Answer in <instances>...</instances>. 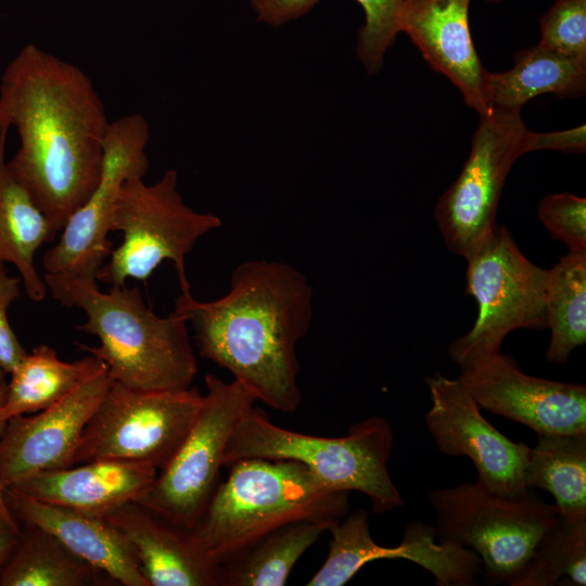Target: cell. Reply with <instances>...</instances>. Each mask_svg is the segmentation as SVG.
Segmentation results:
<instances>
[{"mask_svg":"<svg viewBox=\"0 0 586 586\" xmlns=\"http://www.w3.org/2000/svg\"><path fill=\"white\" fill-rule=\"evenodd\" d=\"M466 260V294L476 301L477 316L471 329L448 346L460 369L500 352L511 331L547 326L548 269L533 264L505 226L497 224Z\"/></svg>","mask_w":586,"mask_h":586,"instance_id":"obj_8","label":"cell"},{"mask_svg":"<svg viewBox=\"0 0 586 586\" xmlns=\"http://www.w3.org/2000/svg\"><path fill=\"white\" fill-rule=\"evenodd\" d=\"M174 309L191 324L202 357L270 408L298 409L296 346L314 315V290L303 272L284 262L246 260L232 271L224 296L201 302L180 292Z\"/></svg>","mask_w":586,"mask_h":586,"instance_id":"obj_2","label":"cell"},{"mask_svg":"<svg viewBox=\"0 0 586 586\" xmlns=\"http://www.w3.org/2000/svg\"><path fill=\"white\" fill-rule=\"evenodd\" d=\"M177 184L175 169L166 170L153 184H146L142 177L123 183L110 224L111 231L123 233V242L112 250L97 280L111 286L125 285L128 279L145 281L164 260H170L180 291H191L186 257L203 235L222 222L212 213H199L186 205Z\"/></svg>","mask_w":586,"mask_h":586,"instance_id":"obj_6","label":"cell"},{"mask_svg":"<svg viewBox=\"0 0 586 586\" xmlns=\"http://www.w3.org/2000/svg\"><path fill=\"white\" fill-rule=\"evenodd\" d=\"M525 481L530 489L548 492L561 517L586 519V431L537 434Z\"/></svg>","mask_w":586,"mask_h":586,"instance_id":"obj_24","label":"cell"},{"mask_svg":"<svg viewBox=\"0 0 586 586\" xmlns=\"http://www.w3.org/2000/svg\"><path fill=\"white\" fill-rule=\"evenodd\" d=\"M537 215L555 240L565 244L569 252L586 251V199L561 192L544 196Z\"/></svg>","mask_w":586,"mask_h":586,"instance_id":"obj_30","label":"cell"},{"mask_svg":"<svg viewBox=\"0 0 586 586\" xmlns=\"http://www.w3.org/2000/svg\"><path fill=\"white\" fill-rule=\"evenodd\" d=\"M528 133L521 110L492 109L480 115L470 154L434 209L450 252L466 258L496 227L507 175L514 161L526 153Z\"/></svg>","mask_w":586,"mask_h":586,"instance_id":"obj_11","label":"cell"},{"mask_svg":"<svg viewBox=\"0 0 586 586\" xmlns=\"http://www.w3.org/2000/svg\"><path fill=\"white\" fill-rule=\"evenodd\" d=\"M586 59L570 56L539 47L514 55V66L504 73L485 71L483 91L492 109L521 110L524 103L544 93L559 98L584 94Z\"/></svg>","mask_w":586,"mask_h":586,"instance_id":"obj_21","label":"cell"},{"mask_svg":"<svg viewBox=\"0 0 586 586\" xmlns=\"http://www.w3.org/2000/svg\"><path fill=\"white\" fill-rule=\"evenodd\" d=\"M539 26V47L586 59V0H556Z\"/></svg>","mask_w":586,"mask_h":586,"instance_id":"obj_28","label":"cell"},{"mask_svg":"<svg viewBox=\"0 0 586 586\" xmlns=\"http://www.w3.org/2000/svg\"><path fill=\"white\" fill-rule=\"evenodd\" d=\"M365 13L359 33L358 55L370 73L382 65L386 49L398 30V14L403 0H355Z\"/></svg>","mask_w":586,"mask_h":586,"instance_id":"obj_29","label":"cell"},{"mask_svg":"<svg viewBox=\"0 0 586 586\" xmlns=\"http://www.w3.org/2000/svg\"><path fill=\"white\" fill-rule=\"evenodd\" d=\"M103 518L127 538L150 586H220V565L193 531L138 501L123 504Z\"/></svg>","mask_w":586,"mask_h":586,"instance_id":"obj_16","label":"cell"},{"mask_svg":"<svg viewBox=\"0 0 586 586\" xmlns=\"http://www.w3.org/2000/svg\"><path fill=\"white\" fill-rule=\"evenodd\" d=\"M21 535V526L15 519L0 514V575Z\"/></svg>","mask_w":586,"mask_h":586,"instance_id":"obj_34","label":"cell"},{"mask_svg":"<svg viewBox=\"0 0 586 586\" xmlns=\"http://www.w3.org/2000/svg\"><path fill=\"white\" fill-rule=\"evenodd\" d=\"M43 280L55 301L84 310L87 319L76 329L95 335L100 344L80 347L105 364L112 381L143 391L192 386L198 361L181 313L157 316L138 286L102 292L95 278L71 273L46 272Z\"/></svg>","mask_w":586,"mask_h":586,"instance_id":"obj_3","label":"cell"},{"mask_svg":"<svg viewBox=\"0 0 586 586\" xmlns=\"http://www.w3.org/2000/svg\"><path fill=\"white\" fill-rule=\"evenodd\" d=\"M459 381L482 409L536 432L586 431V386L524 373L513 357L491 354L460 369Z\"/></svg>","mask_w":586,"mask_h":586,"instance_id":"obj_14","label":"cell"},{"mask_svg":"<svg viewBox=\"0 0 586 586\" xmlns=\"http://www.w3.org/2000/svg\"><path fill=\"white\" fill-rule=\"evenodd\" d=\"M3 497L18 523L33 524L53 534L113 582L124 586H150L127 538L103 517L49 505L12 487H4Z\"/></svg>","mask_w":586,"mask_h":586,"instance_id":"obj_18","label":"cell"},{"mask_svg":"<svg viewBox=\"0 0 586 586\" xmlns=\"http://www.w3.org/2000/svg\"><path fill=\"white\" fill-rule=\"evenodd\" d=\"M105 369V364L91 354L67 362L59 358L54 348L40 344L10 373L0 418L8 421L47 409Z\"/></svg>","mask_w":586,"mask_h":586,"instance_id":"obj_22","label":"cell"},{"mask_svg":"<svg viewBox=\"0 0 586 586\" xmlns=\"http://www.w3.org/2000/svg\"><path fill=\"white\" fill-rule=\"evenodd\" d=\"M21 535L0 575V586H88L113 581L71 551L53 534L18 523Z\"/></svg>","mask_w":586,"mask_h":586,"instance_id":"obj_23","label":"cell"},{"mask_svg":"<svg viewBox=\"0 0 586 586\" xmlns=\"http://www.w3.org/2000/svg\"><path fill=\"white\" fill-rule=\"evenodd\" d=\"M227 468L193 530L219 565L288 523L309 520L330 528L348 514V492L328 489L297 461L249 458Z\"/></svg>","mask_w":586,"mask_h":586,"instance_id":"obj_4","label":"cell"},{"mask_svg":"<svg viewBox=\"0 0 586 586\" xmlns=\"http://www.w3.org/2000/svg\"><path fill=\"white\" fill-rule=\"evenodd\" d=\"M548 273L546 328L550 341L546 359L561 365L586 342V251L568 252Z\"/></svg>","mask_w":586,"mask_h":586,"instance_id":"obj_26","label":"cell"},{"mask_svg":"<svg viewBox=\"0 0 586 586\" xmlns=\"http://www.w3.org/2000/svg\"><path fill=\"white\" fill-rule=\"evenodd\" d=\"M157 472L148 462L97 460L40 471L8 487L49 505L103 517L123 504L137 501Z\"/></svg>","mask_w":586,"mask_h":586,"instance_id":"obj_19","label":"cell"},{"mask_svg":"<svg viewBox=\"0 0 586 586\" xmlns=\"http://www.w3.org/2000/svg\"><path fill=\"white\" fill-rule=\"evenodd\" d=\"M544 149L566 153H584L586 150L585 125L557 132L537 133L530 131L526 141V153Z\"/></svg>","mask_w":586,"mask_h":586,"instance_id":"obj_32","label":"cell"},{"mask_svg":"<svg viewBox=\"0 0 586 586\" xmlns=\"http://www.w3.org/2000/svg\"><path fill=\"white\" fill-rule=\"evenodd\" d=\"M319 0H251L258 21L279 26L307 13Z\"/></svg>","mask_w":586,"mask_h":586,"instance_id":"obj_33","label":"cell"},{"mask_svg":"<svg viewBox=\"0 0 586 586\" xmlns=\"http://www.w3.org/2000/svg\"><path fill=\"white\" fill-rule=\"evenodd\" d=\"M22 281L0 265V368L8 374L27 354L8 318L9 307L21 296Z\"/></svg>","mask_w":586,"mask_h":586,"instance_id":"obj_31","label":"cell"},{"mask_svg":"<svg viewBox=\"0 0 586 586\" xmlns=\"http://www.w3.org/2000/svg\"><path fill=\"white\" fill-rule=\"evenodd\" d=\"M206 394L186 438L137 500L167 521L193 531L220 483L234 429L257 400L241 382L205 377Z\"/></svg>","mask_w":586,"mask_h":586,"instance_id":"obj_9","label":"cell"},{"mask_svg":"<svg viewBox=\"0 0 586 586\" xmlns=\"http://www.w3.org/2000/svg\"><path fill=\"white\" fill-rule=\"evenodd\" d=\"M562 577L573 585H586V519L559 514L510 586H552Z\"/></svg>","mask_w":586,"mask_h":586,"instance_id":"obj_27","label":"cell"},{"mask_svg":"<svg viewBox=\"0 0 586 586\" xmlns=\"http://www.w3.org/2000/svg\"><path fill=\"white\" fill-rule=\"evenodd\" d=\"M203 403L196 387L143 391L112 381L87 422L75 464L97 460L148 462L162 470L173 458Z\"/></svg>","mask_w":586,"mask_h":586,"instance_id":"obj_10","label":"cell"},{"mask_svg":"<svg viewBox=\"0 0 586 586\" xmlns=\"http://www.w3.org/2000/svg\"><path fill=\"white\" fill-rule=\"evenodd\" d=\"M111 383L105 369L37 415L10 418L0 438L2 487L40 471L75 466L82 431Z\"/></svg>","mask_w":586,"mask_h":586,"instance_id":"obj_15","label":"cell"},{"mask_svg":"<svg viewBox=\"0 0 586 586\" xmlns=\"http://www.w3.org/2000/svg\"><path fill=\"white\" fill-rule=\"evenodd\" d=\"M471 0H403L398 30L406 33L430 66L461 91L468 106L489 112L483 91L485 68L474 49L468 14Z\"/></svg>","mask_w":586,"mask_h":586,"instance_id":"obj_17","label":"cell"},{"mask_svg":"<svg viewBox=\"0 0 586 586\" xmlns=\"http://www.w3.org/2000/svg\"><path fill=\"white\" fill-rule=\"evenodd\" d=\"M393 441L392 426L381 417L352 424L344 436L322 437L276 425L253 406L231 434L222 463L249 458L297 461L328 489L360 492L374 513H383L404 505L387 470Z\"/></svg>","mask_w":586,"mask_h":586,"instance_id":"obj_5","label":"cell"},{"mask_svg":"<svg viewBox=\"0 0 586 586\" xmlns=\"http://www.w3.org/2000/svg\"><path fill=\"white\" fill-rule=\"evenodd\" d=\"M424 381L432 403L424 423L438 450L469 457L476 482L494 495L519 498L530 494L525 471L531 447L509 440L489 423L458 378L436 372Z\"/></svg>","mask_w":586,"mask_h":586,"instance_id":"obj_13","label":"cell"},{"mask_svg":"<svg viewBox=\"0 0 586 586\" xmlns=\"http://www.w3.org/2000/svg\"><path fill=\"white\" fill-rule=\"evenodd\" d=\"M7 375L8 373H5L1 368H0V409L4 403V399H5V395H7V390H8V379H7ZM5 425H7V421L5 420H2L0 418V438L4 432V429H5ZM3 487L0 483V514L5 517V518H9V519H15L12 513L10 512L7 504H5V500H4V497H3Z\"/></svg>","mask_w":586,"mask_h":586,"instance_id":"obj_35","label":"cell"},{"mask_svg":"<svg viewBox=\"0 0 586 586\" xmlns=\"http://www.w3.org/2000/svg\"><path fill=\"white\" fill-rule=\"evenodd\" d=\"M91 78L41 48L24 46L0 79V130L16 129L12 177L58 235L95 188L110 125Z\"/></svg>","mask_w":586,"mask_h":586,"instance_id":"obj_1","label":"cell"},{"mask_svg":"<svg viewBox=\"0 0 586 586\" xmlns=\"http://www.w3.org/2000/svg\"><path fill=\"white\" fill-rule=\"evenodd\" d=\"M487 1H489V2H501L504 0H487Z\"/></svg>","mask_w":586,"mask_h":586,"instance_id":"obj_36","label":"cell"},{"mask_svg":"<svg viewBox=\"0 0 586 586\" xmlns=\"http://www.w3.org/2000/svg\"><path fill=\"white\" fill-rule=\"evenodd\" d=\"M302 520L282 525L220 565V586H283L298 559L327 532Z\"/></svg>","mask_w":586,"mask_h":586,"instance_id":"obj_25","label":"cell"},{"mask_svg":"<svg viewBox=\"0 0 586 586\" xmlns=\"http://www.w3.org/2000/svg\"><path fill=\"white\" fill-rule=\"evenodd\" d=\"M149 138V125L141 114L125 115L110 123L99 181L68 218L59 241L43 254L46 272L95 278L113 250L107 235L119 190L128 178H143L148 171Z\"/></svg>","mask_w":586,"mask_h":586,"instance_id":"obj_12","label":"cell"},{"mask_svg":"<svg viewBox=\"0 0 586 586\" xmlns=\"http://www.w3.org/2000/svg\"><path fill=\"white\" fill-rule=\"evenodd\" d=\"M428 499L436 513L437 539L475 551L487 585H510L559 518L556 505L533 491L506 498L477 482L432 491Z\"/></svg>","mask_w":586,"mask_h":586,"instance_id":"obj_7","label":"cell"},{"mask_svg":"<svg viewBox=\"0 0 586 586\" xmlns=\"http://www.w3.org/2000/svg\"><path fill=\"white\" fill-rule=\"evenodd\" d=\"M8 132L0 130V265L12 264L27 296L41 302L48 289L36 268L35 254L56 235L43 212L8 170Z\"/></svg>","mask_w":586,"mask_h":586,"instance_id":"obj_20","label":"cell"}]
</instances>
